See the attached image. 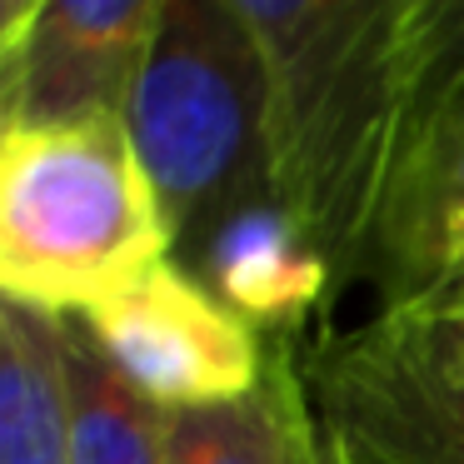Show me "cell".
<instances>
[{"label":"cell","mask_w":464,"mask_h":464,"mask_svg":"<svg viewBox=\"0 0 464 464\" xmlns=\"http://www.w3.org/2000/svg\"><path fill=\"white\" fill-rule=\"evenodd\" d=\"M265 71L270 195L334 275L364 280L404 155V0H235Z\"/></svg>","instance_id":"1"},{"label":"cell","mask_w":464,"mask_h":464,"mask_svg":"<svg viewBox=\"0 0 464 464\" xmlns=\"http://www.w3.org/2000/svg\"><path fill=\"white\" fill-rule=\"evenodd\" d=\"M170 260V230L121 121L21 125L0 140V300L91 314Z\"/></svg>","instance_id":"2"},{"label":"cell","mask_w":464,"mask_h":464,"mask_svg":"<svg viewBox=\"0 0 464 464\" xmlns=\"http://www.w3.org/2000/svg\"><path fill=\"white\" fill-rule=\"evenodd\" d=\"M170 230V260L210 225L270 195L265 71L235 0H160L121 115Z\"/></svg>","instance_id":"3"},{"label":"cell","mask_w":464,"mask_h":464,"mask_svg":"<svg viewBox=\"0 0 464 464\" xmlns=\"http://www.w3.org/2000/svg\"><path fill=\"white\" fill-rule=\"evenodd\" d=\"M320 420L374 464H464V295L380 304L300 350Z\"/></svg>","instance_id":"4"},{"label":"cell","mask_w":464,"mask_h":464,"mask_svg":"<svg viewBox=\"0 0 464 464\" xmlns=\"http://www.w3.org/2000/svg\"><path fill=\"white\" fill-rule=\"evenodd\" d=\"M81 320L105 360L165 414L240 400L270 364V340L215 300L180 260L150 265Z\"/></svg>","instance_id":"5"},{"label":"cell","mask_w":464,"mask_h":464,"mask_svg":"<svg viewBox=\"0 0 464 464\" xmlns=\"http://www.w3.org/2000/svg\"><path fill=\"white\" fill-rule=\"evenodd\" d=\"M155 21L160 0H35L5 85L11 130L121 121Z\"/></svg>","instance_id":"6"},{"label":"cell","mask_w":464,"mask_h":464,"mask_svg":"<svg viewBox=\"0 0 464 464\" xmlns=\"http://www.w3.org/2000/svg\"><path fill=\"white\" fill-rule=\"evenodd\" d=\"M364 280L380 290V304L464 290V105L434 121L400 160Z\"/></svg>","instance_id":"7"},{"label":"cell","mask_w":464,"mask_h":464,"mask_svg":"<svg viewBox=\"0 0 464 464\" xmlns=\"http://www.w3.org/2000/svg\"><path fill=\"white\" fill-rule=\"evenodd\" d=\"M180 265L265 340H290L334 300V275L275 195L230 210Z\"/></svg>","instance_id":"8"},{"label":"cell","mask_w":464,"mask_h":464,"mask_svg":"<svg viewBox=\"0 0 464 464\" xmlns=\"http://www.w3.org/2000/svg\"><path fill=\"white\" fill-rule=\"evenodd\" d=\"M165 454L170 464H340L290 340H270L265 380L250 394L165 414Z\"/></svg>","instance_id":"9"},{"label":"cell","mask_w":464,"mask_h":464,"mask_svg":"<svg viewBox=\"0 0 464 464\" xmlns=\"http://www.w3.org/2000/svg\"><path fill=\"white\" fill-rule=\"evenodd\" d=\"M0 464H71L61 314L0 300Z\"/></svg>","instance_id":"10"},{"label":"cell","mask_w":464,"mask_h":464,"mask_svg":"<svg viewBox=\"0 0 464 464\" xmlns=\"http://www.w3.org/2000/svg\"><path fill=\"white\" fill-rule=\"evenodd\" d=\"M71 464H170L165 410L150 404L95 344L81 314H61Z\"/></svg>","instance_id":"11"},{"label":"cell","mask_w":464,"mask_h":464,"mask_svg":"<svg viewBox=\"0 0 464 464\" xmlns=\"http://www.w3.org/2000/svg\"><path fill=\"white\" fill-rule=\"evenodd\" d=\"M454 105H464V0H404V155Z\"/></svg>","instance_id":"12"},{"label":"cell","mask_w":464,"mask_h":464,"mask_svg":"<svg viewBox=\"0 0 464 464\" xmlns=\"http://www.w3.org/2000/svg\"><path fill=\"white\" fill-rule=\"evenodd\" d=\"M35 15V0H0V115H5V85L15 71V51H21V35ZM11 125V115H5Z\"/></svg>","instance_id":"13"},{"label":"cell","mask_w":464,"mask_h":464,"mask_svg":"<svg viewBox=\"0 0 464 464\" xmlns=\"http://www.w3.org/2000/svg\"><path fill=\"white\" fill-rule=\"evenodd\" d=\"M340 444H344V440H340ZM344 454H350V464H374V459H364V454H354L350 444H344Z\"/></svg>","instance_id":"14"},{"label":"cell","mask_w":464,"mask_h":464,"mask_svg":"<svg viewBox=\"0 0 464 464\" xmlns=\"http://www.w3.org/2000/svg\"><path fill=\"white\" fill-rule=\"evenodd\" d=\"M334 434V430H330ZM334 444H340V434H334ZM340 464H350V454H344V444H340Z\"/></svg>","instance_id":"15"},{"label":"cell","mask_w":464,"mask_h":464,"mask_svg":"<svg viewBox=\"0 0 464 464\" xmlns=\"http://www.w3.org/2000/svg\"><path fill=\"white\" fill-rule=\"evenodd\" d=\"M5 135H11V125H5V115H0V140H5Z\"/></svg>","instance_id":"16"},{"label":"cell","mask_w":464,"mask_h":464,"mask_svg":"<svg viewBox=\"0 0 464 464\" xmlns=\"http://www.w3.org/2000/svg\"><path fill=\"white\" fill-rule=\"evenodd\" d=\"M459 295H464V290H459Z\"/></svg>","instance_id":"17"}]
</instances>
